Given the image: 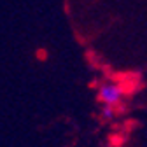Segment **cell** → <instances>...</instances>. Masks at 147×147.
<instances>
[{
  "label": "cell",
  "mask_w": 147,
  "mask_h": 147,
  "mask_svg": "<svg viewBox=\"0 0 147 147\" xmlns=\"http://www.w3.org/2000/svg\"><path fill=\"white\" fill-rule=\"evenodd\" d=\"M100 100L105 103V105H117L121 102V96H123V88L117 86V84H112V82H107L100 88Z\"/></svg>",
  "instance_id": "obj_1"
}]
</instances>
